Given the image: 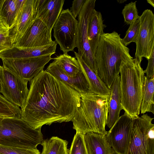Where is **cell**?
<instances>
[{"label": "cell", "mask_w": 154, "mask_h": 154, "mask_svg": "<svg viewBox=\"0 0 154 154\" xmlns=\"http://www.w3.org/2000/svg\"><path fill=\"white\" fill-rule=\"evenodd\" d=\"M64 1V0H35L36 18L42 21L51 33L62 11Z\"/></svg>", "instance_id": "obj_14"}, {"label": "cell", "mask_w": 154, "mask_h": 154, "mask_svg": "<svg viewBox=\"0 0 154 154\" xmlns=\"http://www.w3.org/2000/svg\"><path fill=\"white\" fill-rule=\"evenodd\" d=\"M132 117L125 112L105 135L115 154H127L131 132Z\"/></svg>", "instance_id": "obj_11"}, {"label": "cell", "mask_w": 154, "mask_h": 154, "mask_svg": "<svg viewBox=\"0 0 154 154\" xmlns=\"http://www.w3.org/2000/svg\"><path fill=\"white\" fill-rule=\"evenodd\" d=\"M0 79L1 93L3 96L13 104L22 109L29 92L28 81L19 78L3 67Z\"/></svg>", "instance_id": "obj_12"}, {"label": "cell", "mask_w": 154, "mask_h": 154, "mask_svg": "<svg viewBox=\"0 0 154 154\" xmlns=\"http://www.w3.org/2000/svg\"><path fill=\"white\" fill-rule=\"evenodd\" d=\"M153 119L147 114L133 119L127 154H154Z\"/></svg>", "instance_id": "obj_6"}, {"label": "cell", "mask_w": 154, "mask_h": 154, "mask_svg": "<svg viewBox=\"0 0 154 154\" xmlns=\"http://www.w3.org/2000/svg\"><path fill=\"white\" fill-rule=\"evenodd\" d=\"M68 142L57 137H52L49 139L43 140L41 154H68Z\"/></svg>", "instance_id": "obj_24"}, {"label": "cell", "mask_w": 154, "mask_h": 154, "mask_svg": "<svg viewBox=\"0 0 154 154\" xmlns=\"http://www.w3.org/2000/svg\"><path fill=\"white\" fill-rule=\"evenodd\" d=\"M30 82L21 118L34 128L72 121L81 94L45 70Z\"/></svg>", "instance_id": "obj_1"}, {"label": "cell", "mask_w": 154, "mask_h": 154, "mask_svg": "<svg viewBox=\"0 0 154 154\" xmlns=\"http://www.w3.org/2000/svg\"><path fill=\"white\" fill-rule=\"evenodd\" d=\"M96 2V0H86L78 16L76 45L79 54L97 75L96 63L88 43V34L89 23Z\"/></svg>", "instance_id": "obj_7"}, {"label": "cell", "mask_w": 154, "mask_h": 154, "mask_svg": "<svg viewBox=\"0 0 154 154\" xmlns=\"http://www.w3.org/2000/svg\"><path fill=\"white\" fill-rule=\"evenodd\" d=\"M74 52L88 81L89 85V91L100 95L110 96V89L98 75L87 65L78 53L74 51Z\"/></svg>", "instance_id": "obj_19"}, {"label": "cell", "mask_w": 154, "mask_h": 154, "mask_svg": "<svg viewBox=\"0 0 154 154\" xmlns=\"http://www.w3.org/2000/svg\"><path fill=\"white\" fill-rule=\"evenodd\" d=\"M84 138L88 154H115L105 135L90 132L84 134Z\"/></svg>", "instance_id": "obj_21"}, {"label": "cell", "mask_w": 154, "mask_h": 154, "mask_svg": "<svg viewBox=\"0 0 154 154\" xmlns=\"http://www.w3.org/2000/svg\"><path fill=\"white\" fill-rule=\"evenodd\" d=\"M21 109L8 101L0 94V116L21 118Z\"/></svg>", "instance_id": "obj_26"}, {"label": "cell", "mask_w": 154, "mask_h": 154, "mask_svg": "<svg viewBox=\"0 0 154 154\" xmlns=\"http://www.w3.org/2000/svg\"><path fill=\"white\" fill-rule=\"evenodd\" d=\"M35 0H26L19 18L11 28L9 35L14 46L20 39L36 19Z\"/></svg>", "instance_id": "obj_15"}, {"label": "cell", "mask_w": 154, "mask_h": 154, "mask_svg": "<svg viewBox=\"0 0 154 154\" xmlns=\"http://www.w3.org/2000/svg\"><path fill=\"white\" fill-rule=\"evenodd\" d=\"M41 128H34L21 118H4L0 121V145L37 149L43 140Z\"/></svg>", "instance_id": "obj_5"}, {"label": "cell", "mask_w": 154, "mask_h": 154, "mask_svg": "<svg viewBox=\"0 0 154 154\" xmlns=\"http://www.w3.org/2000/svg\"><path fill=\"white\" fill-rule=\"evenodd\" d=\"M137 1L131 2L125 5L122 9V13L124 18V21L127 24H130L138 20L140 16L136 6Z\"/></svg>", "instance_id": "obj_27"}, {"label": "cell", "mask_w": 154, "mask_h": 154, "mask_svg": "<svg viewBox=\"0 0 154 154\" xmlns=\"http://www.w3.org/2000/svg\"><path fill=\"white\" fill-rule=\"evenodd\" d=\"M140 28L134 42L135 58L149 59L154 51V14L149 9L145 10L139 19Z\"/></svg>", "instance_id": "obj_10"}, {"label": "cell", "mask_w": 154, "mask_h": 154, "mask_svg": "<svg viewBox=\"0 0 154 154\" xmlns=\"http://www.w3.org/2000/svg\"><path fill=\"white\" fill-rule=\"evenodd\" d=\"M0 154H41L37 149L10 147L0 145Z\"/></svg>", "instance_id": "obj_30"}, {"label": "cell", "mask_w": 154, "mask_h": 154, "mask_svg": "<svg viewBox=\"0 0 154 154\" xmlns=\"http://www.w3.org/2000/svg\"><path fill=\"white\" fill-rule=\"evenodd\" d=\"M84 136L83 134L76 132L69 150L68 154H88Z\"/></svg>", "instance_id": "obj_28"}, {"label": "cell", "mask_w": 154, "mask_h": 154, "mask_svg": "<svg viewBox=\"0 0 154 154\" xmlns=\"http://www.w3.org/2000/svg\"><path fill=\"white\" fill-rule=\"evenodd\" d=\"M139 28V20L130 24L126 32L125 36L121 39L122 43L125 46H127L132 42H134L138 33Z\"/></svg>", "instance_id": "obj_29"}, {"label": "cell", "mask_w": 154, "mask_h": 154, "mask_svg": "<svg viewBox=\"0 0 154 154\" xmlns=\"http://www.w3.org/2000/svg\"><path fill=\"white\" fill-rule=\"evenodd\" d=\"M57 44L53 43L44 46L21 48L13 46L0 53V58L17 59L38 57L54 54Z\"/></svg>", "instance_id": "obj_17"}, {"label": "cell", "mask_w": 154, "mask_h": 154, "mask_svg": "<svg viewBox=\"0 0 154 154\" xmlns=\"http://www.w3.org/2000/svg\"><path fill=\"white\" fill-rule=\"evenodd\" d=\"M148 63L146 69L143 70L146 76L149 78L154 77V51H153L150 58L147 60Z\"/></svg>", "instance_id": "obj_33"}, {"label": "cell", "mask_w": 154, "mask_h": 154, "mask_svg": "<svg viewBox=\"0 0 154 154\" xmlns=\"http://www.w3.org/2000/svg\"><path fill=\"white\" fill-rule=\"evenodd\" d=\"M13 46L9 35V29L0 32V53Z\"/></svg>", "instance_id": "obj_31"}, {"label": "cell", "mask_w": 154, "mask_h": 154, "mask_svg": "<svg viewBox=\"0 0 154 154\" xmlns=\"http://www.w3.org/2000/svg\"><path fill=\"white\" fill-rule=\"evenodd\" d=\"M75 57H72L67 53H63L53 59L69 75L75 77L82 70L79 63Z\"/></svg>", "instance_id": "obj_23"}, {"label": "cell", "mask_w": 154, "mask_h": 154, "mask_svg": "<svg viewBox=\"0 0 154 154\" xmlns=\"http://www.w3.org/2000/svg\"><path fill=\"white\" fill-rule=\"evenodd\" d=\"M3 66H2L0 65V93H1L2 91L0 77H1V74L2 73V71H3Z\"/></svg>", "instance_id": "obj_35"}, {"label": "cell", "mask_w": 154, "mask_h": 154, "mask_svg": "<svg viewBox=\"0 0 154 154\" xmlns=\"http://www.w3.org/2000/svg\"><path fill=\"white\" fill-rule=\"evenodd\" d=\"M3 118H4L0 116V121H1Z\"/></svg>", "instance_id": "obj_38"}, {"label": "cell", "mask_w": 154, "mask_h": 154, "mask_svg": "<svg viewBox=\"0 0 154 154\" xmlns=\"http://www.w3.org/2000/svg\"><path fill=\"white\" fill-rule=\"evenodd\" d=\"M106 26L103 23L101 13L94 9L89 23L88 40L91 51L94 57L100 37Z\"/></svg>", "instance_id": "obj_18"}, {"label": "cell", "mask_w": 154, "mask_h": 154, "mask_svg": "<svg viewBox=\"0 0 154 154\" xmlns=\"http://www.w3.org/2000/svg\"><path fill=\"white\" fill-rule=\"evenodd\" d=\"M45 70L80 94L89 92V84L82 69L77 76L72 77L69 75L53 61Z\"/></svg>", "instance_id": "obj_16"}, {"label": "cell", "mask_w": 154, "mask_h": 154, "mask_svg": "<svg viewBox=\"0 0 154 154\" xmlns=\"http://www.w3.org/2000/svg\"><path fill=\"white\" fill-rule=\"evenodd\" d=\"M51 33L40 20L36 18L14 46L21 48L41 47L53 43Z\"/></svg>", "instance_id": "obj_13"}, {"label": "cell", "mask_w": 154, "mask_h": 154, "mask_svg": "<svg viewBox=\"0 0 154 154\" xmlns=\"http://www.w3.org/2000/svg\"><path fill=\"white\" fill-rule=\"evenodd\" d=\"M120 34L114 31L101 35L95 59L98 76L110 89L120 73L122 62L133 59L129 49L121 42Z\"/></svg>", "instance_id": "obj_2"}, {"label": "cell", "mask_w": 154, "mask_h": 154, "mask_svg": "<svg viewBox=\"0 0 154 154\" xmlns=\"http://www.w3.org/2000/svg\"><path fill=\"white\" fill-rule=\"evenodd\" d=\"M154 77L149 78L144 77L142 98L140 107L141 114L151 112L154 114Z\"/></svg>", "instance_id": "obj_22"}, {"label": "cell", "mask_w": 154, "mask_h": 154, "mask_svg": "<svg viewBox=\"0 0 154 154\" xmlns=\"http://www.w3.org/2000/svg\"><path fill=\"white\" fill-rule=\"evenodd\" d=\"M78 21L68 9L62 10L53 27L55 41L63 53L76 47Z\"/></svg>", "instance_id": "obj_8"}, {"label": "cell", "mask_w": 154, "mask_h": 154, "mask_svg": "<svg viewBox=\"0 0 154 154\" xmlns=\"http://www.w3.org/2000/svg\"><path fill=\"white\" fill-rule=\"evenodd\" d=\"M52 55L17 59H2L3 67L19 78L30 81L53 58Z\"/></svg>", "instance_id": "obj_9"}, {"label": "cell", "mask_w": 154, "mask_h": 154, "mask_svg": "<svg viewBox=\"0 0 154 154\" xmlns=\"http://www.w3.org/2000/svg\"><path fill=\"white\" fill-rule=\"evenodd\" d=\"M110 96L88 92L81 94L79 106L71 121L76 132H92L106 135Z\"/></svg>", "instance_id": "obj_3"}, {"label": "cell", "mask_w": 154, "mask_h": 154, "mask_svg": "<svg viewBox=\"0 0 154 154\" xmlns=\"http://www.w3.org/2000/svg\"><path fill=\"white\" fill-rule=\"evenodd\" d=\"M86 1V0H74L72 1L70 11L75 18L78 16Z\"/></svg>", "instance_id": "obj_32"}, {"label": "cell", "mask_w": 154, "mask_h": 154, "mask_svg": "<svg viewBox=\"0 0 154 154\" xmlns=\"http://www.w3.org/2000/svg\"><path fill=\"white\" fill-rule=\"evenodd\" d=\"M119 3H122L127 1V0H118L117 1Z\"/></svg>", "instance_id": "obj_37"}, {"label": "cell", "mask_w": 154, "mask_h": 154, "mask_svg": "<svg viewBox=\"0 0 154 154\" xmlns=\"http://www.w3.org/2000/svg\"><path fill=\"white\" fill-rule=\"evenodd\" d=\"M120 75H119L116 77L110 88V95L106 125L110 129L120 117V112L122 110L120 95Z\"/></svg>", "instance_id": "obj_20"}, {"label": "cell", "mask_w": 154, "mask_h": 154, "mask_svg": "<svg viewBox=\"0 0 154 154\" xmlns=\"http://www.w3.org/2000/svg\"><path fill=\"white\" fill-rule=\"evenodd\" d=\"M17 12L16 0H4L0 9V17L9 29L15 23Z\"/></svg>", "instance_id": "obj_25"}, {"label": "cell", "mask_w": 154, "mask_h": 154, "mask_svg": "<svg viewBox=\"0 0 154 154\" xmlns=\"http://www.w3.org/2000/svg\"><path fill=\"white\" fill-rule=\"evenodd\" d=\"M9 29L2 18L0 17V32L7 31Z\"/></svg>", "instance_id": "obj_34"}, {"label": "cell", "mask_w": 154, "mask_h": 154, "mask_svg": "<svg viewBox=\"0 0 154 154\" xmlns=\"http://www.w3.org/2000/svg\"><path fill=\"white\" fill-rule=\"evenodd\" d=\"M142 60L134 58L122 62L120 68L121 106L133 119L140 112L145 76L141 66Z\"/></svg>", "instance_id": "obj_4"}, {"label": "cell", "mask_w": 154, "mask_h": 154, "mask_svg": "<svg viewBox=\"0 0 154 154\" xmlns=\"http://www.w3.org/2000/svg\"><path fill=\"white\" fill-rule=\"evenodd\" d=\"M147 3L152 5L153 7L154 8V0H147Z\"/></svg>", "instance_id": "obj_36"}]
</instances>
